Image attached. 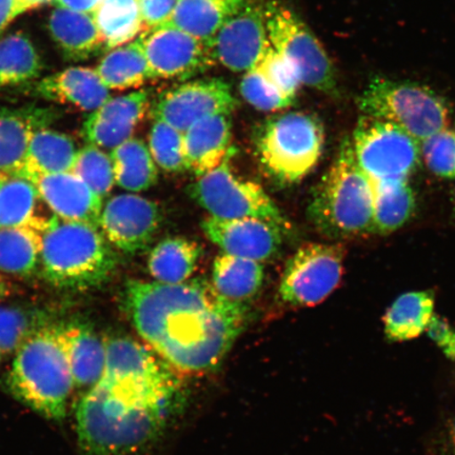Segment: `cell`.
<instances>
[{
  "label": "cell",
  "mask_w": 455,
  "mask_h": 455,
  "mask_svg": "<svg viewBox=\"0 0 455 455\" xmlns=\"http://www.w3.org/2000/svg\"><path fill=\"white\" fill-rule=\"evenodd\" d=\"M122 304L146 345L175 372L191 375L218 367L248 321L243 301L221 297L204 278L130 281Z\"/></svg>",
  "instance_id": "cell-1"
},
{
  "label": "cell",
  "mask_w": 455,
  "mask_h": 455,
  "mask_svg": "<svg viewBox=\"0 0 455 455\" xmlns=\"http://www.w3.org/2000/svg\"><path fill=\"white\" fill-rule=\"evenodd\" d=\"M184 403L176 372L158 361L140 371L102 375L76 406L84 455H133L167 430Z\"/></svg>",
  "instance_id": "cell-2"
},
{
  "label": "cell",
  "mask_w": 455,
  "mask_h": 455,
  "mask_svg": "<svg viewBox=\"0 0 455 455\" xmlns=\"http://www.w3.org/2000/svg\"><path fill=\"white\" fill-rule=\"evenodd\" d=\"M7 387L17 401L42 417L65 419L76 389L65 323H51L16 351Z\"/></svg>",
  "instance_id": "cell-3"
},
{
  "label": "cell",
  "mask_w": 455,
  "mask_h": 455,
  "mask_svg": "<svg viewBox=\"0 0 455 455\" xmlns=\"http://www.w3.org/2000/svg\"><path fill=\"white\" fill-rule=\"evenodd\" d=\"M308 214L318 232L330 240L373 235L372 181L358 166L348 136L313 190Z\"/></svg>",
  "instance_id": "cell-4"
},
{
  "label": "cell",
  "mask_w": 455,
  "mask_h": 455,
  "mask_svg": "<svg viewBox=\"0 0 455 455\" xmlns=\"http://www.w3.org/2000/svg\"><path fill=\"white\" fill-rule=\"evenodd\" d=\"M39 266L57 288L88 290L109 281L117 256L99 227L53 216L44 231Z\"/></svg>",
  "instance_id": "cell-5"
},
{
  "label": "cell",
  "mask_w": 455,
  "mask_h": 455,
  "mask_svg": "<svg viewBox=\"0 0 455 455\" xmlns=\"http://www.w3.org/2000/svg\"><path fill=\"white\" fill-rule=\"evenodd\" d=\"M325 145L320 119L301 112L283 114L263 124L255 139V156L276 183L293 185L316 167Z\"/></svg>",
  "instance_id": "cell-6"
},
{
  "label": "cell",
  "mask_w": 455,
  "mask_h": 455,
  "mask_svg": "<svg viewBox=\"0 0 455 455\" xmlns=\"http://www.w3.org/2000/svg\"><path fill=\"white\" fill-rule=\"evenodd\" d=\"M357 106L363 116L395 124L419 142L446 129L451 114L446 100L426 85L382 76L370 78Z\"/></svg>",
  "instance_id": "cell-7"
},
{
  "label": "cell",
  "mask_w": 455,
  "mask_h": 455,
  "mask_svg": "<svg viewBox=\"0 0 455 455\" xmlns=\"http://www.w3.org/2000/svg\"><path fill=\"white\" fill-rule=\"evenodd\" d=\"M235 153L218 168L199 176L189 188L190 196L212 218L264 220L287 235L291 228L289 221L263 188L233 173L230 161Z\"/></svg>",
  "instance_id": "cell-8"
},
{
  "label": "cell",
  "mask_w": 455,
  "mask_h": 455,
  "mask_svg": "<svg viewBox=\"0 0 455 455\" xmlns=\"http://www.w3.org/2000/svg\"><path fill=\"white\" fill-rule=\"evenodd\" d=\"M265 16L273 49L294 68L300 84L339 98L340 93L331 60L308 27L277 3L265 5Z\"/></svg>",
  "instance_id": "cell-9"
},
{
  "label": "cell",
  "mask_w": 455,
  "mask_h": 455,
  "mask_svg": "<svg viewBox=\"0 0 455 455\" xmlns=\"http://www.w3.org/2000/svg\"><path fill=\"white\" fill-rule=\"evenodd\" d=\"M358 166L371 180H408L420 159V142L396 124L363 116L352 138Z\"/></svg>",
  "instance_id": "cell-10"
},
{
  "label": "cell",
  "mask_w": 455,
  "mask_h": 455,
  "mask_svg": "<svg viewBox=\"0 0 455 455\" xmlns=\"http://www.w3.org/2000/svg\"><path fill=\"white\" fill-rule=\"evenodd\" d=\"M345 250L340 244L308 243L287 261L280 283L284 303L294 307L321 304L343 275Z\"/></svg>",
  "instance_id": "cell-11"
},
{
  "label": "cell",
  "mask_w": 455,
  "mask_h": 455,
  "mask_svg": "<svg viewBox=\"0 0 455 455\" xmlns=\"http://www.w3.org/2000/svg\"><path fill=\"white\" fill-rule=\"evenodd\" d=\"M237 100L230 84L220 78L196 79L164 91L153 106V116L184 133L209 116L230 114Z\"/></svg>",
  "instance_id": "cell-12"
},
{
  "label": "cell",
  "mask_w": 455,
  "mask_h": 455,
  "mask_svg": "<svg viewBox=\"0 0 455 455\" xmlns=\"http://www.w3.org/2000/svg\"><path fill=\"white\" fill-rule=\"evenodd\" d=\"M153 78L189 81L215 65L212 44L173 27L140 34Z\"/></svg>",
  "instance_id": "cell-13"
},
{
  "label": "cell",
  "mask_w": 455,
  "mask_h": 455,
  "mask_svg": "<svg viewBox=\"0 0 455 455\" xmlns=\"http://www.w3.org/2000/svg\"><path fill=\"white\" fill-rule=\"evenodd\" d=\"M271 47L265 7L246 0L216 34L212 48L215 60L233 72H248Z\"/></svg>",
  "instance_id": "cell-14"
},
{
  "label": "cell",
  "mask_w": 455,
  "mask_h": 455,
  "mask_svg": "<svg viewBox=\"0 0 455 455\" xmlns=\"http://www.w3.org/2000/svg\"><path fill=\"white\" fill-rule=\"evenodd\" d=\"M161 221L156 203L127 193L108 199L102 206L100 229L112 246L126 253H138L149 246Z\"/></svg>",
  "instance_id": "cell-15"
},
{
  "label": "cell",
  "mask_w": 455,
  "mask_h": 455,
  "mask_svg": "<svg viewBox=\"0 0 455 455\" xmlns=\"http://www.w3.org/2000/svg\"><path fill=\"white\" fill-rule=\"evenodd\" d=\"M202 229L224 253L259 263L278 252L284 235L276 225L259 219L220 220L209 216L203 220Z\"/></svg>",
  "instance_id": "cell-16"
},
{
  "label": "cell",
  "mask_w": 455,
  "mask_h": 455,
  "mask_svg": "<svg viewBox=\"0 0 455 455\" xmlns=\"http://www.w3.org/2000/svg\"><path fill=\"white\" fill-rule=\"evenodd\" d=\"M151 99L148 90L108 100L90 113L83 124V136L88 144L112 150L130 139L146 113Z\"/></svg>",
  "instance_id": "cell-17"
},
{
  "label": "cell",
  "mask_w": 455,
  "mask_h": 455,
  "mask_svg": "<svg viewBox=\"0 0 455 455\" xmlns=\"http://www.w3.org/2000/svg\"><path fill=\"white\" fill-rule=\"evenodd\" d=\"M34 185L56 218L100 228L104 201L72 171L43 176Z\"/></svg>",
  "instance_id": "cell-18"
},
{
  "label": "cell",
  "mask_w": 455,
  "mask_h": 455,
  "mask_svg": "<svg viewBox=\"0 0 455 455\" xmlns=\"http://www.w3.org/2000/svg\"><path fill=\"white\" fill-rule=\"evenodd\" d=\"M57 116L51 108L0 107V172L19 175L32 136L53 124Z\"/></svg>",
  "instance_id": "cell-19"
},
{
  "label": "cell",
  "mask_w": 455,
  "mask_h": 455,
  "mask_svg": "<svg viewBox=\"0 0 455 455\" xmlns=\"http://www.w3.org/2000/svg\"><path fill=\"white\" fill-rule=\"evenodd\" d=\"M186 171L196 178L218 168L235 152L231 147L230 116H209L193 124L183 133Z\"/></svg>",
  "instance_id": "cell-20"
},
{
  "label": "cell",
  "mask_w": 455,
  "mask_h": 455,
  "mask_svg": "<svg viewBox=\"0 0 455 455\" xmlns=\"http://www.w3.org/2000/svg\"><path fill=\"white\" fill-rule=\"evenodd\" d=\"M34 93L85 111L99 109L111 99L109 89L99 74L88 68H70L45 77L36 85Z\"/></svg>",
  "instance_id": "cell-21"
},
{
  "label": "cell",
  "mask_w": 455,
  "mask_h": 455,
  "mask_svg": "<svg viewBox=\"0 0 455 455\" xmlns=\"http://www.w3.org/2000/svg\"><path fill=\"white\" fill-rule=\"evenodd\" d=\"M77 152L70 136L48 128L38 130L28 144L19 175L34 184L43 176L69 172Z\"/></svg>",
  "instance_id": "cell-22"
},
{
  "label": "cell",
  "mask_w": 455,
  "mask_h": 455,
  "mask_svg": "<svg viewBox=\"0 0 455 455\" xmlns=\"http://www.w3.org/2000/svg\"><path fill=\"white\" fill-rule=\"evenodd\" d=\"M68 351L76 388L85 392L100 383L106 365L105 339L81 322L65 323Z\"/></svg>",
  "instance_id": "cell-23"
},
{
  "label": "cell",
  "mask_w": 455,
  "mask_h": 455,
  "mask_svg": "<svg viewBox=\"0 0 455 455\" xmlns=\"http://www.w3.org/2000/svg\"><path fill=\"white\" fill-rule=\"evenodd\" d=\"M51 36L66 59L88 60L105 44L93 15L59 8L50 16Z\"/></svg>",
  "instance_id": "cell-24"
},
{
  "label": "cell",
  "mask_w": 455,
  "mask_h": 455,
  "mask_svg": "<svg viewBox=\"0 0 455 455\" xmlns=\"http://www.w3.org/2000/svg\"><path fill=\"white\" fill-rule=\"evenodd\" d=\"M244 3L246 0H179L168 26L212 44L220 28Z\"/></svg>",
  "instance_id": "cell-25"
},
{
  "label": "cell",
  "mask_w": 455,
  "mask_h": 455,
  "mask_svg": "<svg viewBox=\"0 0 455 455\" xmlns=\"http://www.w3.org/2000/svg\"><path fill=\"white\" fill-rule=\"evenodd\" d=\"M434 315V292L412 291L402 294L384 316L386 338L394 343L418 339L427 331Z\"/></svg>",
  "instance_id": "cell-26"
},
{
  "label": "cell",
  "mask_w": 455,
  "mask_h": 455,
  "mask_svg": "<svg viewBox=\"0 0 455 455\" xmlns=\"http://www.w3.org/2000/svg\"><path fill=\"white\" fill-rule=\"evenodd\" d=\"M373 235H387L407 224L415 212V196L408 180H371Z\"/></svg>",
  "instance_id": "cell-27"
},
{
  "label": "cell",
  "mask_w": 455,
  "mask_h": 455,
  "mask_svg": "<svg viewBox=\"0 0 455 455\" xmlns=\"http://www.w3.org/2000/svg\"><path fill=\"white\" fill-rule=\"evenodd\" d=\"M202 248L184 237H169L158 243L148 259V270L155 282L178 284L189 281L201 259Z\"/></svg>",
  "instance_id": "cell-28"
},
{
  "label": "cell",
  "mask_w": 455,
  "mask_h": 455,
  "mask_svg": "<svg viewBox=\"0 0 455 455\" xmlns=\"http://www.w3.org/2000/svg\"><path fill=\"white\" fill-rule=\"evenodd\" d=\"M44 230L33 226L0 228V273L31 275L41 265Z\"/></svg>",
  "instance_id": "cell-29"
},
{
  "label": "cell",
  "mask_w": 455,
  "mask_h": 455,
  "mask_svg": "<svg viewBox=\"0 0 455 455\" xmlns=\"http://www.w3.org/2000/svg\"><path fill=\"white\" fill-rule=\"evenodd\" d=\"M116 185L130 193H140L155 186L158 170L149 147L138 139H130L109 153Z\"/></svg>",
  "instance_id": "cell-30"
},
{
  "label": "cell",
  "mask_w": 455,
  "mask_h": 455,
  "mask_svg": "<svg viewBox=\"0 0 455 455\" xmlns=\"http://www.w3.org/2000/svg\"><path fill=\"white\" fill-rule=\"evenodd\" d=\"M43 199L36 185L20 175H10L0 186V228L33 226L44 231L52 218L39 215Z\"/></svg>",
  "instance_id": "cell-31"
},
{
  "label": "cell",
  "mask_w": 455,
  "mask_h": 455,
  "mask_svg": "<svg viewBox=\"0 0 455 455\" xmlns=\"http://www.w3.org/2000/svg\"><path fill=\"white\" fill-rule=\"evenodd\" d=\"M265 270L259 261L230 254H220L215 259L212 284L221 297L243 301L259 291Z\"/></svg>",
  "instance_id": "cell-32"
},
{
  "label": "cell",
  "mask_w": 455,
  "mask_h": 455,
  "mask_svg": "<svg viewBox=\"0 0 455 455\" xmlns=\"http://www.w3.org/2000/svg\"><path fill=\"white\" fill-rule=\"evenodd\" d=\"M95 71L109 90L138 88L155 79L140 37L108 53Z\"/></svg>",
  "instance_id": "cell-33"
},
{
  "label": "cell",
  "mask_w": 455,
  "mask_h": 455,
  "mask_svg": "<svg viewBox=\"0 0 455 455\" xmlns=\"http://www.w3.org/2000/svg\"><path fill=\"white\" fill-rule=\"evenodd\" d=\"M53 313L32 305H0V352L16 351L53 322Z\"/></svg>",
  "instance_id": "cell-34"
},
{
  "label": "cell",
  "mask_w": 455,
  "mask_h": 455,
  "mask_svg": "<svg viewBox=\"0 0 455 455\" xmlns=\"http://www.w3.org/2000/svg\"><path fill=\"white\" fill-rule=\"evenodd\" d=\"M93 16L108 49L131 43L144 32L136 0H105Z\"/></svg>",
  "instance_id": "cell-35"
},
{
  "label": "cell",
  "mask_w": 455,
  "mask_h": 455,
  "mask_svg": "<svg viewBox=\"0 0 455 455\" xmlns=\"http://www.w3.org/2000/svg\"><path fill=\"white\" fill-rule=\"evenodd\" d=\"M42 69L41 57L24 34L15 33L0 42V88L31 82Z\"/></svg>",
  "instance_id": "cell-36"
},
{
  "label": "cell",
  "mask_w": 455,
  "mask_h": 455,
  "mask_svg": "<svg viewBox=\"0 0 455 455\" xmlns=\"http://www.w3.org/2000/svg\"><path fill=\"white\" fill-rule=\"evenodd\" d=\"M72 172L81 178L102 201L116 186L110 155L94 145L79 149L74 162Z\"/></svg>",
  "instance_id": "cell-37"
},
{
  "label": "cell",
  "mask_w": 455,
  "mask_h": 455,
  "mask_svg": "<svg viewBox=\"0 0 455 455\" xmlns=\"http://www.w3.org/2000/svg\"><path fill=\"white\" fill-rule=\"evenodd\" d=\"M149 150L156 166L164 172L180 173L186 170L183 133L170 124L155 119Z\"/></svg>",
  "instance_id": "cell-38"
},
{
  "label": "cell",
  "mask_w": 455,
  "mask_h": 455,
  "mask_svg": "<svg viewBox=\"0 0 455 455\" xmlns=\"http://www.w3.org/2000/svg\"><path fill=\"white\" fill-rule=\"evenodd\" d=\"M420 155L432 173L455 180V131L446 128L420 141Z\"/></svg>",
  "instance_id": "cell-39"
},
{
  "label": "cell",
  "mask_w": 455,
  "mask_h": 455,
  "mask_svg": "<svg viewBox=\"0 0 455 455\" xmlns=\"http://www.w3.org/2000/svg\"><path fill=\"white\" fill-rule=\"evenodd\" d=\"M253 70L259 72L267 82L280 91L283 96L294 100L301 84L298 73L280 53L273 49L272 45L267 50V52L253 68Z\"/></svg>",
  "instance_id": "cell-40"
},
{
  "label": "cell",
  "mask_w": 455,
  "mask_h": 455,
  "mask_svg": "<svg viewBox=\"0 0 455 455\" xmlns=\"http://www.w3.org/2000/svg\"><path fill=\"white\" fill-rule=\"evenodd\" d=\"M243 99L255 109L266 112L284 109L293 104L255 70L246 72L241 83Z\"/></svg>",
  "instance_id": "cell-41"
},
{
  "label": "cell",
  "mask_w": 455,
  "mask_h": 455,
  "mask_svg": "<svg viewBox=\"0 0 455 455\" xmlns=\"http://www.w3.org/2000/svg\"><path fill=\"white\" fill-rule=\"evenodd\" d=\"M136 2H138L144 32H149L169 25L179 0H136Z\"/></svg>",
  "instance_id": "cell-42"
},
{
  "label": "cell",
  "mask_w": 455,
  "mask_h": 455,
  "mask_svg": "<svg viewBox=\"0 0 455 455\" xmlns=\"http://www.w3.org/2000/svg\"><path fill=\"white\" fill-rule=\"evenodd\" d=\"M427 331L448 356L455 358V331L445 321L435 315Z\"/></svg>",
  "instance_id": "cell-43"
},
{
  "label": "cell",
  "mask_w": 455,
  "mask_h": 455,
  "mask_svg": "<svg viewBox=\"0 0 455 455\" xmlns=\"http://www.w3.org/2000/svg\"><path fill=\"white\" fill-rule=\"evenodd\" d=\"M60 8L94 15L105 0H53Z\"/></svg>",
  "instance_id": "cell-44"
},
{
  "label": "cell",
  "mask_w": 455,
  "mask_h": 455,
  "mask_svg": "<svg viewBox=\"0 0 455 455\" xmlns=\"http://www.w3.org/2000/svg\"><path fill=\"white\" fill-rule=\"evenodd\" d=\"M22 12L19 0H0V33Z\"/></svg>",
  "instance_id": "cell-45"
},
{
  "label": "cell",
  "mask_w": 455,
  "mask_h": 455,
  "mask_svg": "<svg viewBox=\"0 0 455 455\" xmlns=\"http://www.w3.org/2000/svg\"><path fill=\"white\" fill-rule=\"evenodd\" d=\"M51 0H19L20 7L25 11L32 8H36L38 5L49 3Z\"/></svg>",
  "instance_id": "cell-46"
},
{
  "label": "cell",
  "mask_w": 455,
  "mask_h": 455,
  "mask_svg": "<svg viewBox=\"0 0 455 455\" xmlns=\"http://www.w3.org/2000/svg\"><path fill=\"white\" fill-rule=\"evenodd\" d=\"M9 283L2 275H0V304H2L3 301L9 297Z\"/></svg>",
  "instance_id": "cell-47"
},
{
  "label": "cell",
  "mask_w": 455,
  "mask_h": 455,
  "mask_svg": "<svg viewBox=\"0 0 455 455\" xmlns=\"http://www.w3.org/2000/svg\"><path fill=\"white\" fill-rule=\"evenodd\" d=\"M451 442L453 451L455 453V419L451 424Z\"/></svg>",
  "instance_id": "cell-48"
},
{
  "label": "cell",
  "mask_w": 455,
  "mask_h": 455,
  "mask_svg": "<svg viewBox=\"0 0 455 455\" xmlns=\"http://www.w3.org/2000/svg\"><path fill=\"white\" fill-rule=\"evenodd\" d=\"M8 176H10V175H5V174H4V173L0 172V186H2V184L4 183V181L5 180H7Z\"/></svg>",
  "instance_id": "cell-49"
},
{
  "label": "cell",
  "mask_w": 455,
  "mask_h": 455,
  "mask_svg": "<svg viewBox=\"0 0 455 455\" xmlns=\"http://www.w3.org/2000/svg\"><path fill=\"white\" fill-rule=\"evenodd\" d=\"M453 203H454V207H455V188H454V192H453Z\"/></svg>",
  "instance_id": "cell-50"
},
{
  "label": "cell",
  "mask_w": 455,
  "mask_h": 455,
  "mask_svg": "<svg viewBox=\"0 0 455 455\" xmlns=\"http://www.w3.org/2000/svg\"><path fill=\"white\" fill-rule=\"evenodd\" d=\"M3 354L0 352V361H2Z\"/></svg>",
  "instance_id": "cell-51"
}]
</instances>
